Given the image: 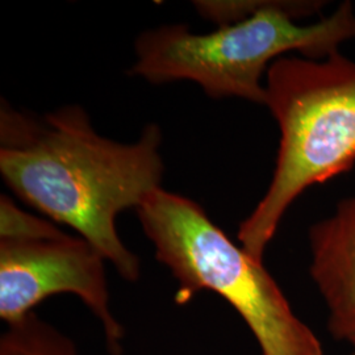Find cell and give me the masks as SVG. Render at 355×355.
<instances>
[{
  "label": "cell",
  "mask_w": 355,
  "mask_h": 355,
  "mask_svg": "<svg viewBox=\"0 0 355 355\" xmlns=\"http://www.w3.org/2000/svg\"><path fill=\"white\" fill-rule=\"evenodd\" d=\"M161 141L155 124L135 144L104 139L76 105L42 117L3 108L0 173L19 198L76 230L124 279L136 282L140 261L119 237L116 217L161 189Z\"/></svg>",
  "instance_id": "obj_1"
},
{
  "label": "cell",
  "mask_w": 355,
  "mask_h": 355,
  "mask_svg": "<svg viewBox=\"0 0 355 355\" xmlns=\"http://www.w3.org/2000/svg\"><path fill=\"white\" fill-rule=\"evenodd\" d=\"M324 4L257 1L252 15L211 33H191L184 26L149 31L137 40V62L130 74L152 83L192 80L215 99L241 98L265 105L262 79L272 62L290 51L322 60L355 38V10L350 1L316 23H296L303 15L320 12Z\"/></svg>",
  "instance_id": "obj_2"
},
{
  "label": "cell",
  "mask_w": 355,
  "mask_h": 355,
  "mask_svg": "<svg viewBox=\"0 0 355 355\" xmlns=\"http://www.w3.org/2000/svg\"><path fill=\"white\" fill-rule=\"evenodd\" d=\"M266 103L280 129L274 175L240 225L239 241L262 262L286 211L306 189L355 165V62L284 55L268 67Z\"/></svg>",
  "instance_id": "obj_3"
},
{
  "label": "cell",
  "mask_w": 355,
  "mask_h": 355,
  "mask_svg": "<svg viewBox=\"0 0 355 355\" xmlns=\"http://www.w3.org/2000/svg\"><path fill=\"white\" fill-rule=\"evenodd\" d=\"M137 215L157 259L178 280L177 304L215 292L241 316L261 354L324 355L316 334L295 315L262 262L232 241L199 204L158 189Z\"/></svg>",
  "instance_id": "obj_4"
},
{
  "label": "cell",
  "mask_w": 355,
  "mask_h": 355,
  "mask_svg": "<svg viewBox=\"0 0 355 355\" xmlns=\"http://www.w3.org/2000/svg\"><path fill=\"white\" fill-rule=\"evenodd\" d=\"M104 257L61 229L37 239H0V318L13 324L57 293L78 296L102 325L108 352L123 355L125 329L111 308Z\"/></svg>",
  "instance_id": "obj_5"
},
{
  "label": "cell",
  "mask_w": 355,
  "mask_h": 355,
  "mask_svg": "<svg viewBox=\"0 0 355 355\" xmlns=\"http://www.w3.org/2000/svg\"><path fill=\"white\" fill-rule=\"evenodd\" d=\"M309 272L328 309L337 340L355 343V196L309 228Z\"/></svg>",
  "instance_id": "obj_6"
},
{
  "label": "cell",
  "mask_w": 355,
  "mask_h": 355,
  "mask_svg": "<svg viewBox=\"0 0 355 355\" xmlns=\"http://www.w3.org/2000/svg\"><path fill=\"white\" fill-rule=\"evenodd\" d=\"M0 355H79L76 343L35 312L13 324L0 338Z\"/></svg>",
  "instance_id": "obj_7"
},
{
  "label": "cell",
  "mask_w": 355,
  "mask_h": 355,
  "mask_svg": "<svg viewBox=\"0 0 355 355\" xmlns=\"http://www.w3.org/2000/svg\"><path fill=\"white\" fill-rule=\"evenodd\" d=\"M60 228L49 221L28 215L7 196L0 200V239H37L54 234Z\"/></svg>",
  "instance_id": "obj_8"
},
{
  "label": "cell",
  "mask_w": 355,
  "mask_h": 355,
  "mask_svg": "<svg viewBox=\"0 0 355 355\" xmlns=\"http://www.w3.org/2000/svg\"><path fill=\"white\" fill-rule=\"evenodd\" d=\"M353 346V352H352V354L350 355H355V343L354 345H352Z\"/></svg>",
  "instance_id": "obj_9"
}]
</instances>
